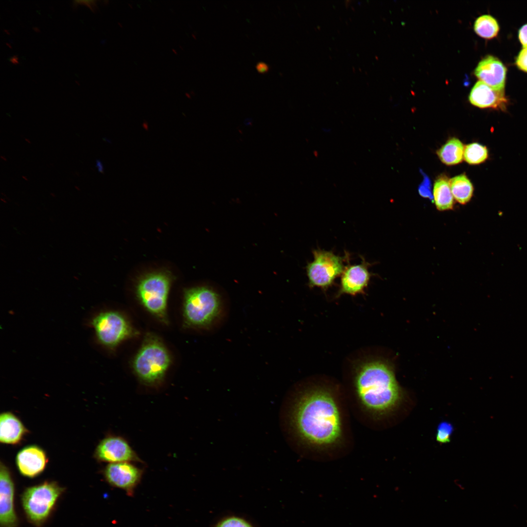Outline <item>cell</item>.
Wrapping results in <instances>:
<instances>
[{
    "label": "cell",
    "mask_w": 527,
    "mask_h": 527,
    "mask_svg": "<svg viewBox=\"0 0 527 527\" xmlns=\"http://www.w3.org/2000/svg\"><path fill=\"white\" fill-rule=\"evenodd\" d=\"M354 385L359 405L375 417L392 412L403 399V391L393 367L385 361L372 360L362 364L356 371Z\"/></svg>",
    "instance_id": "7a4b0ae2"
},
{
    "label": "cell",
    "mask_w": 527,
    "mask_h": 527,
    "mask_svg": "<svg viewBox=\"0 0 527 527\" xmlns=\"http://www.w3.org/2000/svg\"><path fill=\"white\" fill-rule=\"evenodd\" d=\"M4 31H5V32L7 33V34H8V35L10 34L8 32H7L8 31H7L6 30H4Z\"/></svg>",
    "instance_id": "4dcf8cb0"
},
{
    "label": "cell",
    "mask_w": 527,
    "mask_h": 527,
    "mask_svg": "<svg viewBox=\"0 0 527 527\" xmlns=\"http://www.w3.org/2000/svg\"><path fill=\"white\" fill-rule=\"evenodd\" d=\"M33 29L35 32H40L39 29L37 27H33Z\"/></svg>",
    "instance_id": "f1b7e54d"
},
{
    "label": "cell",
    "mask_w": 527,
    "mask_h": 527,
    "mask_svg": "<svg viewBox=\"0 0 527 527\" xmlns=\"http://www.w3.org/2000/svg\"><path fill=\"white\" fill-rule=\"evenodd\" d=\"M449 184L454 199L461 204L468 203L472 197L473 185L465 174L449 179Z\"/></svg>",
    "instance_id": "d6986e66"
},
{
    "label": "cell",
    "mask_w": 527,
    "mask_h": 527,
    "mask_svg": "<svg viewBox=\"0 0 527 527\" xmlns=\"http://www.w3.org/2000/svg\"><path fill=\"white\" fill-rule=\"evenodd\" d=\"M423 175V180L418 186L419 194L425 198L433 199V194L431 191V182L429 177L423 171L421 172Z\"/></svg>",
    "instance_id": "cb8c5ba5"
},
{
    "label": "cell",
    "mask_w": 527,
    "mask_h": 527,
    "mask_svg": "<svg viewBox=\"0 0 527 527\" xmlns=\"http://www.w3.org/2000/svg\"><path fill=\"white\" fill-rule=\"evenodd\" d=\"M433 202L439 211L452 210L454 204L449 179L445 175L439 176L435 181L433 189Z\"/></svg>",
    "instance_id": "e0dca14e"
},
{
    "label": "cell",
    "mask_w": 527,
    "mask_h": 527,
    "mask_svg": "<svg viewBox=\"0 0 527 527\" xmlns=\"http://www.w3.org/2000/svg\"><path fill=\"white\" fill-rule=\"evenodd\" d=\"M488 157L487 148L477 142L468 144L465 146L464 158L469 164H479L485 162Z\"/></svg>",
    "instance_id": "44dd1931"
},
{
    "label": "cell",
    "mask_w": 527,
    "mask_h": 527,
    "mask_svg": "<svg viewBox=\"0 0 527 527\" xmlns=\"http://www.w3.org/2000/svg\"><path fill=\"white\" fill-rule=\"evenodd\" d=\"M27 433L21 421L10 412L1 413L0 416V441L5 444H19Z\"/></svg>",
    "instance_id": "2e32d148"
},
{
    "label": "cell",
    "mask_w": 527,
    "mask_h": 527,
    "mask_svg": "<svg viewBox=\"0 0 527 527\" xmlns=\"http://www.w3.org/2000/svg\"><path fill=\"white\" fill-rule=\"evenodd\" d=\"M256 68L259 73L264 74L268 72L269 66L266 63L263 61H260L257 63Z\"/></svg>",
    "instance_id": "4316f807"
},
{
    "label": "cell",
    "mask_w": 527,
    "mask_h": 527,
    "mask_svg": "<svg viewBox=\"0 0 527 527\" xmlns=\"http://www.w3.org/2000/svg\"><path fill=\"white\" fill-rule=\"evenodd\" d=\"M464 148L460 140L452 138L437 151V154L443 163L447 165H455L462 162Z\"/></svg>",
    "instance_id": "ac0fdd59"
},
{
    "label": "cell",
    "mask_w": 527,
    "mask_h": 527,
    "mask_svg": "<svg viewBox=\"0 0 527 527\" xmlns=\"http://www.w3.org/2000/svg\"><path fill=\"white\" fill-rule=\"evenodd\" d=\"M94 456L98 461L108 464L143 463L127 440L115 435L106 436L100 442L95 449Z\"/></svg>",
    "instance_id": "30bf717a"
},
{
    "label": "cell",
    "mask_w": 527,
    "mask_h": 527,
    "mask_svg": "<svg viewBox=\"0 0 527 527\" xmlns=\"http://www.w3.org/2000/svg\"><path fill=\"white\" fill-rule=\"evenodd\" d=\"M313 260L306 266L308 285L310 287H320L324 290L334 284L336 279L341 276L345 265V262L349 260V254L341 257L332 251L321 249L312 251Z\"/></svg>",
    "instance_id": "52a82bcc"
},
{
    "label": "cell",
    "mask_w": 527,
    "mask_h": 527,
    "mask_svg": "<svg viewBox=\"0 0 527 527\" xmlns=\"http://www.w3.org/2000/svg\"><path fill=\"white\" fill-rule=\"evenodd\" d=\"M15 485L10 471L3 463L0 465V527H19L15 509Z\"/></svg>",
    "instance_id": "8fae6325"
},
{
    "label": "cell",
    "mask_w": 527,
    "mask_h": 527,
    "mask_svg": "<svg viewBox=\"0 0 527 527\" xmlns=\"http://www.w3.org/2000/svg\"><path fill=\"white\" fill-rule=\"evenodd\" d=\"M48 462L45 451L36 445L27 446L17 454L16 463L20 473L28 478L40 475L46 467Z\"/></svg>",
    "instance_id": "4fadbf2b"
},
{
    "label": "cell",
    "mask_w": 527,
    "mask_h": 527,
    "mask_svg": "<svg viewBox=\"0 0 527 527\" xmlns=\"http://www.w3.org/2000/svg\"><path fill=\"white\" fill-rule=\"evenodd\" d=\"M518 38L524 48L527 47V24L523 25L518 31Z\"/></svg>",
    "instance_id": "484cf974"
},
{
    "label": "cell",
    "mask_w": 527,
    "mask_h": 527,
    "mask_svg": "<svg viewBox=\"0 0 527 527\" xmlns=\"http://www.w3.org/2000/svg\"><path fill=\"white\" fill-rule=\"evenodd\" d=\"M282 431L289 443L316 449H328L340 444L343 421L339 403L322 388L287 396L280 411Z\"/></svg>",
    "instance_id": "6da1fadb"
},
{
    "label": "cell",
    "mask_w": 527,
    "mask_h": 527,
    "mask_svg": "<svg viewBox=\"0 0 527 527\" xmlns=\"http://www.w3.org/2000/svg\"><path fill=\"white\" fill-rule=\"evenodd\" d=\"M474 73L479 81L489 86L505 90L507 68L497 58L486 56L478 63Z\"/></svg>",
    "instance_id": "5bb4252c"
},
{
    "label": "cell",
    "mask_w": 527,
    "mask_h": 527,
    "mask_svg": "<svg viewBox=\"0 0 527 527\" xmlns=\"http://www.w3.org/2000/svg\"><path fill=\"white\" fill-rule=\"evenodd\" d=\"M452 430V426L450 424L447 422L441 423L437 429V441L441 443L449 442Z\"/></svg>",
    "instance_id": "603a6c76"
},
{
    "label": "cell",
    "mask_w": 527,
    "mask_h": 527,
    "mask_svg": "<svg viewBox=\"0 0 527 527\" xmlns=\"http://www.w3.org/2000/svg\"><path fill=\"white\" fill-rule=\"evenodd\" d=\"M6 44L8 46L9 48H11V46L8 43H6Z\"/></svg>",
    "instance_id": "f546056e"
},
{
    "label": "cell",
    "mask_w": 527,
    "mask_h": 527,
    "mask_svg": "<svg viewBox=\"0 0 527 527\" xmlns=\"http://www.w3.org/2000/svg\"><path fill=\"white\" fill-rule=\"evenodd\" d=\"M133 462L108 464L102 474L106 482L112 487L124 491L129 496L134 495L142 479L143 470Z\"/></svg>",
    "instance_id": "9c48e42d"
},
{
    "label": "cell",
    "mask_w": 527,
    "mask_h": 527,
    "mask_svg": "<svg viewBox=\"0 0 527 527\" xmlns=\"http://www.w3.org/2000/svg\"><path fill=\"white\" fill-rule=\"evenodd\" d=\"M172 277L168 272L159 271L142 277L136 285L141 304L160 320L167 321V304Z\"/></svg>",
    "instance_id": "8992f818"
},
{
    "label": "cell",
    "mask_w": 527,
    "mask_h": 527,
    "mask_svg": "<svg viewBox=\"0 0 527 527\" xmlns=\"http://www.w3.org/2000/svg\"><path fill=\"white\" fill-rule=\"evenodd\" d=\"M170 363V355L163 344L149 336L135 356L133 366L143 384L155 386L162 382Z\"/></svg>",
    "instance_id": "277c9868"
},
{
    "label": "cell",
    "mask_w": 527,
    "mask_h": 527,
    "mask_svg": "<svg viewBox=\"0 0 527 527\" xmlns=\"http://www.w3.org/2000/svg\"><path fill=\"white\" fill-rule=\"evenodd\" d=\"M215 527H253L245 520L235 516L226 518L221 520Z\"/></svg>",
    "instance_id": "7402d4cb"
},
{
    "label": "cell",
    "mask_w": 527,
    "mask_h": 527,
    "mask_svg": "<svg viewBox=\"0 0 527 527\" xmlns=\"http://www.w3.org/2000/svg\"><path fill=\"white\" fill-rule=\"evenodd\" d=\"M362 262L359 264L345 265L341 276V281L337 297L342 294L353 296L365 293L370 280L373 274L369 270L371 264L366 262L361 257Z\"/></svg>",
    "instance_id": "7c38bea8"
},
{
    "label": "cell",
    "mask_w": 527,
    "mask_h": 527,
    "mask_svg": "<svg viewBox=\"0 0 527 527\" xmlns=\"http://www.w3.org/2000/svg\"><path fill=\"white\" fill-rule=\"evenodd\" d=\"M64 490L57 482L48 481L25 489L20 501L29 522L36 527L45 524Z\"/></svg>",
    "instance_id": "5b68a950"
},
{
    "label": "cell",
    "mask_w": 527,
    "mask_h": 527,
    "mask_svg": "<svg viewBox=\"0 0 527 527\" xmlns=\"http://www.w3.org/2000/svg\"><path fill=\"white\" fill-rule=\"evenodd\" d=\"M515 64L517 67L527 73V47L523 48L516 58Z\"/></svg>",
    "instance_id": "d4e9b609"
},
{
    "label": "cell",
    "mask_w": 527,
    "mask_h": 527,
    "mask_svg": "<svg viewBox=\"0 0 527 527\" xmlns=\"http://www.w3.org/2000/svg\"><path fill=\"white\" fill-rule=\"evenodd\" d=\"M229 310L223 296L212 287L198 286L184 290L183 316L192 327L215 331L226 320Z\"/></svg>",
    "instance_id": "3957f363"
},
{
    "label": "cell",
    "mask_w": 527,
    "mask_h": 527,
    "mask_svg": "<svg viewBox=\"0 0 527 527\" xmlns=\"http://www.w3.org/2000/svg\"><path fill=\"white\" fill-rule=\"evenodd\" d=\"M96 339L103 346L113 348L132 335L133 330L127 320L115 311L101 312L91 320Z\"/></svg>",
    "instance_id": "ba28073f"
},
{
    "label": "cell",
    "mask_w": 527,
    "mask_h": 527,
    "mask_svg": "<svg viewBox=\"0 0 527 527\" xmlns=\"http://www.w3.org/2000/svg\"><path fill=\"white\" fill-rule=\"evenodd\" d=\"M474 30L480 37L486 39L495 38L499 31V25L497 20L489 15L479 17L474 23Z\"/></svg>",
    "instance_id": "ffe728a7"
},
{
    "label": "cell",
    "mask_w": 527,
    "mask_h": 527,
    "mask_svg": "<svg viewBox=\"0 0 527 527\" xmlns=\"http://www.w3.org/2000/svg\"><path fill=\"white\" fill-rule=\"evenodd\" d=\"M468 99L469 102L476 107L502 111L507 109L508 103L505 90L495 89L480 81L472 87Z\"/></svg>",
    "instance_id": "9a60e30c"
},
{
    "label": "cell",
    "mask_w": 527,
    "mask_h": 527,
    "mask_svg": "<svg viewBox=\"0 0 527 527\" xmlns=\"http://www.w3.org/2000/svg\"><path fill=\"white\" fill-rule=\"evenodd\" d=\"M10 61L13 64H19L18 57L17 55H14L9 59Z\"/></svg>",
    "instance_id": "83f0119b"
}]
</instances>
